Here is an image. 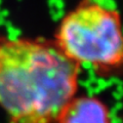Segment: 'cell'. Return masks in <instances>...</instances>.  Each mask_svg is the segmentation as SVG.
<instances>
[{"mask_svg": "<svg viewBox=\"0 0 123 123\" xmlns=\"http://www.w3.org/2000/svg\"><path fill=\"white\" fill-rule=\"evenodd\" d=\"M8 11L7 10H5V9H3V10H0V17L1 18H5V17H7L8 15Z\"/></svg>", "mask_w": 123, "mask_h": 123, "instance_id": "8992f818", "label": "cell"}, {"mask_svg": "<svg viewBox=\"0 0 123 123\" xmlns=\"http://www.w3.org/2000/svg\"><path fill=\"white\" fill-rule=\"evenodd\" d=\"M49 10H61L64 9L65 2L64 0H48Z\"/></svg>", "mask_w": 123, "mask_h": 123, "instance_id": "5b68a950", "label": "cell"}, {"mask_svg": "<svg viewBox=\"0 0 123 123\" xmlns=\"http://www.w3.org/2000/svg\"><path fill=\"white\" fill-rule=\"evenodd\" d=\"M122 33H123V28H122Z\"/></svg>", "mask_w": 123, "mask_h": 123, "instance_id": "ba28073f", "label": "cell"}, {"mask_svg": "<svg viewBox=\"0 0 123 123\" xmlns=\"http://www.w3.org/2000/svg\"><path fill=\"white\" fill-rule=\"evenodd\" d=\"M55 45L78 65L90 66L98 75L123 68V33L119 14L87 3L63 18Z\"/></svg>", "mask_w": 123, "mask_h": 123, "instance_id": "7a4b0ae2", "label": "cell"}, {"mask_svg": "<svg viewBox=\"0 0 123 123\" xmlns=\"http://www.w3.org/2000/svg\"><path fill=\"white\" fill-rule=\"evenodd\" d=\"M1 2H2V0H0V4H1Z\"/></svg>", "mask_w": 123, "mask_h": 123, "instance_id": "52a82bcc", "label": "cell"}, {"mask_svg": "<svg viewBox=\"0 0 123 123\" xmlns=\"http://www.w3.org/2000/svg\"><path fill=\"white\" fill-rule=\"evenodd\" d=\"M79 71L55 43L0 38V107L10 123H55L75 97Z\"/></svg>", "mask_w": 123, "mask_h": 123, "instance_id": "6da1fadb", "label": "cell"}, {"mask_svg": "<svg viewBox=\"0 0 123 123\" xmlns=\"http://www.w3.org/2000/svg\"><path fill=\"white\" fill-rule=\"evenodd\" d=\"M55 123H111L108 107L101 99L81 95L73 97L63 107Z\"/></svg>", "mask_w": 123, "mask_h": 123, "instance_id": "3957f363", "label": "cell"}, {"mask_svg": "<svg viewBox=\"0 0 123 123\" xmlns=\"http://www.w3.org/2000/svg\"><path fill=\"white\" fill-rule=\"evenodd\" d=\"M89 2L94 3L108 10H116L117 8V4L114 0H89Z\"/></svg>", "mask_w": 123, "mask_h": 123, "instance_id": "277c9868", "label": "cell"}]
</instances>
